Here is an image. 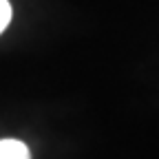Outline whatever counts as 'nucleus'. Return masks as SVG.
<instances>
[{
	"label": "nucleus",
	"instance_id": "nucleus-1",
	"mask_svg": "<svg viewBox=\"0 0 159 159\" xmlns=\"http://www.w3.org/2000/svg\"><path fill=\"white\" fill-rule=\"evenodd\" d=\"M0 159H31V150L20 139H0Z\"/></svg>",
	"mask_w": 159,
	"mask_h": 159
},
{
	"label": "nucleus",
	"instance_id": "nucleus-2",
	"mask_svg": "<svg viewBox=\"0 0 159 159\" xmlns=\"http://www.w3.org/2000/svg\"><path fill=\"white\" fill-rule=\"evenodd\" d=\"M11 22V5L9 0H0V33H2Z\"/></svg>",
	"mask_w": 159,
	"mask_h": 159
}]
</instances>
